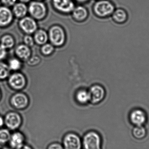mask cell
<instances>
[{"label": "cell", "instance_id": "1", "mask_svg": "<svg viewBox=\"0 0 149 149\" xmlns=\"http://www.w3.org/2000/svg\"><path fill=\"white\" fill-rule=\"evenodd\" d=\"M92 10L96 17L102 19L111 15L114 11L115 7L109 0H99L93 3Z\"/></svg>", "mask_w": 149, "mask_h": 149}, {"label": "cell", "instance_id": "2", "mask_svg": "<svg viewBox=\"0 0 149 149\" xmlns=\"http://www.w3.org/2000/svg\"><path fill=\"white\" fill-rule=\"evenodd\" d=\"M28 13L36 21H42L47 17L48 7L42 1L32 0L28 5Z\"/></svg>", "mask_w": 149, "mask_h": 149}, {"label": "cell", "instance_id": "3", "mask_svg": "<svg viewBox=\"0 0 149 149\" xmlns=\"http://www.w3.org/2000/svg\"><path fill=\"white\" fill-rule=\"evenodd\" d=\"M84 149H102V140L96 132L90 131L85 134L82 141Z\"/></svg>", "mask_w": 149, "mask_h": 149}, {"label": "cell", "instance_id": "4", "mask_svg": "<svg viewBox=\"0 0 149 149\" xmlns=\"http://www.w3.org/2000/svg\"><path fill=\"white\" fill-rule=\"evenodd\" d=\"M51 3L53 9L63 15H70L76 5L73 0H51Z\"/></svg>", "mask_w": 149, "mask_h": 149}, {"label": "cell", "instance_id": "5", "mask_svg": "<svg viewBox=\"0 0 149 149\" xmlns=\"http://www.w3.org/2000/svg\"><path fill=\"white\" fill-rule=\"evenodd\" d=\"M4 127L11 132L19 130L22 124V116L15 112L8 113L4 117Z\"/></svg>", "mask_w": 149, "mask_h": 149}, {"label": "cell", "instance_id": "6", "mask_svg": "<svg viewBox=\"0 0 149 149\" xmlns=\"http://www.w3.org/2000/svg\"><path fill=\"white\" fill-rule=\"evenodd\" d=\"M50 39L56 46H61L65 40V33L63 29L58 24L52 25L49 31Z\"/></svg>", "mask_w": 149, "mask_h": 149}, {"label": "cell", "instance_id": "7", "mask_svg": "<svg viewBox=\"0 0 149 149\" xmlns=\"http://www.w3.org/2000/svg\"><path fill=\"white\" fill-rule=\"evenodd\" d=\"M129 119L133 126H144L148 120V116L144 110L137 108L134 109L130 111Z\"/></svg>", "mask_w": 149, "mask_h": 149}, {"label": "cell", "instance_id": "8", "mask_svg": "<svg viewBox=\"0 0 149 149\" xmlns=\"http://www.w3.org/2000/svg\"><path fill=\"white\" fill-rule=\"evenodd\" d=\"M63 146L64 149H81L82 141L77 134L68 133L63 139Z\"/></svg>", "mask_w": 149, "mask_h": 149}, {"label": "cell", "instance_id": "9", "mask_svg": "<svg viewBox=\"0 0 149 149\" xmlns=\"http://www.w3.org/2000/svg\"><path fill=\"white\" fill-rule=\"evenodd\" d=\"M25 140L24 134L19 130H16L11 132L8 144L12 149H20L25 144Z\"/></svg>", "mask_w": 149, "mask_h": 149}, {"label": "cell", "instance_id": "10", "mask_svg": "<svg viewBox=\"0 0 149 149\" xmlns=\"http://www.w3.org/2000/svg\"><path fill=\"white\" fill-rule=\"evenodd\" d=\"M72 19L77 22H85L88 18L89 11L86 7L83 4L75 5L70 14Z\"/></svg>", "mask_w": 149, "mask_h": 149}, {"label": "cell", "instance_id": "11", "mask_svg": "<svg viewBox=\"0 0 149 149\" xmlns=\"http://www.w3.org/2000/svg\"><path fill=\"white\" fill-rule=\"evenodd\" d=\"M20 28L25 33L31 34L36 31L38 28L36 20L31 16H26L21 18L19 22Z\"/></svg>", "mask_w": 149, "mask_h": 149}, {"label": "cell", "instance_id": "12", "mask_svg": "<svg viewBox=\"0 0 149 149\" xmlns=\"http://www.w3.org/2000/svg\"><path fill=\"white\" fill-rule=\"evenodd\" d=\"M90 100L93 103H96L101 101L105 96V90L103 88L95 85L91 88L90 92Z\"/></svg>", "mask_w": 149, "mask_h": 149}, {"label": "cell", "instance_id": "13", "mask_svg": "<svg viewBox=\"0 0 149 149\" xmlns=\"http://www.w3.org/2000/svg\"><path fill=\"white\" fill-rule=\"evenodd\" d=\"M13 17V13L8 7H0V26L8 25Z\"/></svg>", "mask_w": 149, "mask_h": 149}, {"label": "cell", "instance_id": "14", "mask_svg": "<svg viewBox=\"0 0 149 149\" xmlns=\"http://www.w3.org/2000/svg\"><path fill=\"white\" fill-rule=\"evenodd\" d=\"M9 82L11 87L15 89L22 88L25 85V79L21 73H15L11 75Z\"/></svg>", "mask_w": 149, "mask_h": 149}, {"label": "cell", "instance_id": "15", "mask_svg": "<svg viewBox=\"0 0 149 149\" xmlns=\"http://www.w3.org/2000/svg\"><path fill=\"white\" fill-rule=\"evenodd\" d=\"M12 104L14 107L17 109H23L28 105L29 100L27 96L22 93L15 95L12 100Z\"/></svg>", "mask_w": 149, "mask_h": 149}, {"label": "cell", "instance_id": "16", "mask_svg": "<svg viewBox=\"0 0 149 149\" xmlns=\"http://www.w3.org/2000/svg\"><path fill=\"white\" fill-rule=\"evenodd\" d=\"M13 12L16 17L23 18L29 14L28 6L25 3L22 2L16 3L13 7Z\"/></svg>", "mask_w": 149, "mask_h": 149}, {"label": "cell", "instance_id": "17", "mask_svg": "<svg viewBox=\"0 0 149 149\" xmlns=\"http://www.w3.org/2000/svg\"><path fill=\"white\" fill-rule=\"evenodd\" d=\"M147 130L144 126H134L132 130L133 137L137 140L144 139L147 135Z\"/></svg>", "mask_w": 149, "mask_h": 149}, {"label": "cell", "instance_id": "18", "mask_svg": "<svg viewBox=\"0 0 149 149\" xmlns=\"http://www.w3.org/2000/svg\"><path fill=\"white\" fill-rule=\"evenodd\" d=\"M11 133V131L5 127L0 128V145L5 146L8 144Z\"/></svg>", "mask_w": 149, "mask_h": 149}, {"label": "cell", "instance_id": "19", "mask_svg": "<svg viewBox=\"0 0 149 149\" xmlns=\"http://www.w3.org/2000/svg\"><path fill=\"white\" fill-rule=\"evenodd\" d=\"M114 21L116 22L121 23L126 21L127 19V14L126 12L121 9L115 10L112 15Z\"/></svg>", "mask_w": 149, "mask_h": 149}, {"label": "cell", "instance_id": "20", "mask_svg": "<svg viewBox=\"0 0 149 149\" xmlns=\"http://www.w3.org/2000/svg\"><path fill=\"white\" fill-rule=\"evenodd\" d=\"M16 52L17 55L19 57L24 59H27L29 57L31 54L29 49L27 46L24 45H19L17 48Z\"/></svg>", "mask_w": 149, "mask_h": 149}, {"label": "cell", "instance_id": "21", "mask_svg": "<svg viewBox=\"0 0 149 149\" xmlns=\"http://www.w3.org/2000/svg\"><path fill=\"white\" fill-rule=\"evenodd\" d=\"M35 39L36 42L38 44H43L48 40V35L45 31L39 29L35 33Z\"/></svg>", "mask_w": 149, "mask_h": 149}, {"label": "cell", "instance_id": "22", "mask_svg": "<svg viewBox=\"0 0 149 149\" xmlns=\"http://www.w3.org/2000/svg\"><path fill=\"white\" fill-rule=\"evenodd\" d=\"M76 98L79 102L85 103L90 100V94L86 90H81L77 93Z\"/></svg>", "mask_w": 149, "mask_h": 149}, {"label": "cell", "instance_id": "23", "mask_svg": "<svg viewBox=\"0 0 149 149\" xmlns=\"http://www.w3.org/2000/svg\"><path fill=\"white\" fill-rule=\"evenodd\" d=\"M14 43L13 38L9 35H6L2 38L1 45L5 49H9L14 45Z\"/></svg>", "mask_w": 149, "mask_h": 149}, {"label": "cell", "instance_id": "24", "mask_svg": "<svg viewBox=\"0 0 149 149\" xmlns=\"http://www.w3.org/2000/svg\"><path fill=\"white\" fill-rule=\"evenodd\" d=\"M10 68L5 64L0 63V79L6 78L9 74Z\"/></svg>", "mask_w": 149, "mask_h": 149}, {"label": "cell", "instance_id": "25", "mask_svg": "<svg viewBox=\"0 0 149 149\" xmlns=\"http://www.w3.org/2000/svg\"><path fill=\"white\" fill-rule=\"evenodd\" d=\"M21 63L19 60L16 58L11 59L10 61L9 67L14 70H16L21 68Z\"/></svg>", "mask_w": 149, "mask_h": 149}, {"label": "cell", "instance_id": "26", "mask_svg": "<svg viewBox=\"0 0 149 149\" xmlns=\"http://www.w3.org/2000/svg\"><path fill=\"white\" fill-rule=\"evenodd\" d=\"M53 50H54V48L52 45L49 44H47L44 45L42 49V52L45 55H49L51 53H52Z\"/></svg>", "mask_w": 149, "mask_h": 149}, {"label": "cell", "instance_id": "27", "mask_svg": "<svg viewBox=\"0 0 149 149\" xmlns=\"http://www.w3.org/2000/svg\"><path fill=\"white\" fill-rule=\"evenodd\" d=\"M47 149H64L63 145L58 143H54L50 144Z\"/></svg>", "mask_w": 149, "mask_h": 149}, {"label": "cell", "instance_id": "28", "mask_svg": "<svg viewBox=\"0 0 149 149\" xmlns=\"http://www.w3.org/2000/svg\"><path fill=\"white\" fill-rule=\"evenodd\" d=\"M17 0H1L2 2L6 7H10L15 4Z\"/></svg>", "mask_w": 149, "mask_h": 149}, {"label": "cell", "instance_id": "29", "mask_svg": "<svg viewBox=\"0 0 149 149\" xmlns=\"http://www.w3.org/2000/svg\"><path fill=\"white\" fill-rule=\"evenodd\" d=\"M24 42L27 45L32 46L34 44L33 38L30 36H26L24 38Z\"/></svg>", "mask_w": 149, "mask_h": 149}, {"label": "cell", "instance_id": "30", "mask_svg": "<svg viewBox=\"0 0 149 149\" xmlns=\"http://www.w3.org/2000/svg\"><path fill=\"white\" fill-rule=\"evenodd\" d=\"M6 49L0 45V60L3 59L6 55Z\"/></svg>", "mask_w": 149, "mask_h": 149}, {"label": "cell", "instance_id": "31", "mask_svg": "<svg viewBox=\"0 0 149 149\" xmlns=\"http://www.w3.org/2000/svg\"><path fill=\"white\" fill-rule=\"evenodd\" d=\"M73 1L79 4H83L84 3H87L90 0H73Z\"/></svg>", "mask_w": 149, "mask_h": 149}, {"label": "cell", "instance_id": "32", "mask_svg": "<svg viewBox=\"0 0 149 149\" xmlns=\"http://www.w3.org/2000/svg\"><path fill=\"white\" fill-rule=\"evenodd\" d=\"M4 127V117L0 116V128Z\"/></svg>", "mask_w": 149, "mask_h": 149}, {"label": "cell", "instance_id": "33", "mask_svg": "<svg viewBox=\"0 0 149 149\" xmlns=\"http://www.w3.org/2000/svg\"><path fill=\"white\" fill-rule=\"evenodd\" d=\"M20 149H33V148L29 145L25 144Z\"/></svg>", "mask_w": 149, "mask_h": 149}, {"label": "cell", "instance_id": "34", "mask_svg": "<svg viewBox=\"0 0 149 149\" xmlns=\"http://www.w3.org/2000/svg\"><path fill=\"white\" fill-rule=\"evenodd\" d=\"M20 2L23 3H29L32 0H19Z\"/></svg>", "mask_w": 149, "mask_h": 149}, {"label": "cell", "instance_id": "35", "mask_svg": "<svg viewBox=\"0 0 149 149\" xmlns=\"http://www.w3.org/2000/svg\"><path fill=\"white\" fill-rule=\"evenodd\" d=\"M1 149H12V148H10L9 147H3V148H2Z\"/></svg>", "mask_w": 149, "mask_h": 149}, {"label": "cell", "instance_id": "36", "mask_svg": "<svg viewBox=\"0 0 149 149\" xmlns=\"http://www.w3.org/2000/svg\"><path fill=\"white\" fill-rule=\"evenodd\" d=\"M36 1H44L45 0H36Z\"/></svg>", "mask_w": 149, "mask_h": 149}, {"label": "cell", "instance_id": "37", "mask_svg": "<svg viewBox=\"0 0 149 149\" xmlns=\"http://www.w3.org/2000/svg\"><path fill=\"white\" fill-rule=\"evenodd\" d=\"M95 1H99V0H95Z\"/></svg>", "mask_w": 149, "mask_h": 149}, {"label": "cell", "instance_id": "38", "mask_svg": "<svg viewBox=\"0 0 149 149\" xmlns=\"http://www.w3.org/2000/svg\"><path fill=\"white\" fill-rule=\"evenodd\" d=\"M0 97H1V93H0Z\"/></svg>", "mask_w": 149, "mask_h": 149}]
</instances>
